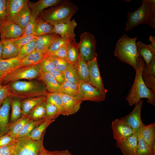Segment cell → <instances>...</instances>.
Listing matches in <instances>:
<instances>
[{
	"label": "cell",
	"instance_id": "1",
	"mask_svg": "<svg viewBox=\"0 0 155 155\" xmlns=\"http://www.w3.org/2000/svg\"><path fill=\"white\" fill-rule=\"evenodd\" d=\"M144 63L143 58L138 55L134 82L126 98L129 105L131 106L144 98L148 99V103L155 106V94L147 87L142 78V72Z\"/></svg>",
	"mask_w": 155,
	"mask_h": 155
},
{
	"label": "cell",
	"instance_id": "2",
	"mask_svg": "<svg viewBox=\"0 0 155 155\" xmlns=\"http://www.w3.org/2000/svg\"><path fill=\"white\" fill-rule=\"evenodd\" d=\"M125 31H128L141 24L148 25L155 29V1L143 0L141 6L127 13Z\"/></svg>",
	"mask_w": 155,
	"mask_h": 155
},
{
	"label": "cell",
	"instance_id": "3",
	"mask_svg": "<svg viewBox=\"0 0 155 155\" xmlns=\"http://www.w3.org/2000/svg\"><path fill=\"white\" fill-rule=\"evenodd\" d=\"M8 84L11 96L22 100L30 98L46 96L49 93L43 83L38 81L19 80Z\"/></svg>",
	"mask_w": 155,
	"mask_h": 155
},
{
	"label": "cell",
	"instance_id": "4",
	"mask_svg": "<svg viewBox=\"0 0 155 155\" xmlns=\"http://www.w3.org/2000/svg\"><path fill=\"white\" fill-rule=\"evenodd\" d=\"M78 10V6L69 0H64L56 6L43 10L38 16L53 25L71 21Z\"/></svg>",
	"mask_w": 155,
	"mask_h": 155
},
{
	"label": "cell",
	"instance_id": "5",
	"mask_svg": "<svg viewBox=\"0 0 155 155\" xmlns=\"http://www.w3.org/2000/svg\"><path fill=\"white\" fill-rule=\"evenodd\" d=\"M136 37L131 38L124 34L119 38L114 51L115 55L120 60L133 67L135 70L137 66L138 55L137 52Z\"/></svg>",
	"mask_w": 155,
	"mask_h": 155
},
{
	"label": "cell",
	"instance_id": "6",
	"mask_svg": "<svg viewBox=\"0 0 155 155\" xmlns=\"http://www.w3.org/2000/svg\"><path fill=\"white\" fill-rule=\"evenodd\" d=\"M41 72L40 63L30 66L19 67L7 73L1 83L5 85L21 80L40 78Z\"/></svg>",
	"mask_w": 155,
	"mask_h": 155
},
{
	"label": "cell",
	"instance_id": "7",
	"mask_svg": "<svg viewBox=\"0 0 155 155\" xmlns=\"http://www.w3.org/2000/svg\"><path fill=\"white\" fill-rule=\"evenodd\" d=\"M33 140L29 137L17 138L13 151L16 155H42L46 151L43 140Z\"/></svg>",
	"mask_w": 155,
	"mask_h": 155
},
{
	"label": "cell",
	"instance_id": "8",
	"mask_svg": "<svg viewBox=\"0 0 155 155\" xmlns=\"http://www.w3.org/2000/svg\"><path fill=\"white\" fill-rule=\"evenodd\" d=\"M78 43L80 55L87 62L97 57L96 42L93 35L86 31L82 33Z\"/></svg>",
	"mask_w": 155,
	"mask_h": 155
},
{
	"label": "cell",
	"instance_id": "9",
	"mask_svg": "<svg viewBox=\"0 0 155 155\" xmlns=\"http://www.w3.org/2000/svg\"><path fill=\"white\" fill-rule=\"evenodd\" d=\"M82 102L86 100L99 102L105 100L106 96L88 83L80 82L77 94L75 96Z\"/></svg>",
	"mask_w": 155,
	"mask_h": 155
},
{
	"label": "cell",
	"instance_id": "10",
	"mask_svg": "<svg viewBox=\"0 0 155 155\" xmlns=\"http://www.w3.org/2000/svg\"><path fill=\"white\" fill-rule=\"evenodd\" d=\"M90 84L106 96L107 90L104 88L100 74L97 57L87 62Z\"/></svg>",
	"mask_w": 155,
	"mask_h": 155
},
{
	"label": "cell",
	"instance_id": "11",
	"mask_svg": "<svg viewBox=\"0 0 155 155\" xmlns=\"http://www.w3.org/2000/svg\"><path fill=\"white\" fill-rule=\"evenodd\" d=\"M143 100H140L135 104L132 111L127 115L121 117L128 123L132 129L134 133L140 134L143 123L141 118V111Z\"/></svg>",
	"mask_w": 155,
	"mask_h": 155
},
{
	"label": "cell",
	"instance_id": "12",
	"mask_svg": "<svg viewBox=\"0 0 155 155\" xmlns=\"http://www.w3.org/2000/svg\"><path fill=\"white\" fill-rule=\"evenodd\" d=\"M111 127L114 138L116 140L129 137L134 134L128 123L121 118L116 119L113 122Z\"/></svg>",
	"mask_w": 155,
	"mask_h": 155
},
{
	"label": "cell",
	"instance_id": "13",
	"mask_svg": "<svg viewBox=\"0 0 155 155\" xmlns=\"http://www.w3.org/2000/svg\"><path fill=\"white\" fill-rule=\"evenodd\" d=\"M139 135L134 134L129 137L116 140L117 147L123 155H136Z\"/></svg>",
	"mask_w": 155,
	"mask_h": 155
},
{
	"label": "cell",
	"instance_id": "14",
	"mask_svg": "<svg viewBox=\"0 0 155 155\" xmlns=\"http://www.w3.org/2000/svg\"><path fill=\"white\" fill-rule=\"evenodd\" d=\"M28 0H7L6 24L13 22L24 6Z\"/></svg>",
	"mask_w": 155,
	"mask_h": 155
},
{
	"label": "cell",
	"instance_id": "15",
	"mask_svg": "<svg viewBox=\"0 0 155 155\" xmlns=\"http://www.w3.org/2000/svg\"><path fill=\"white\" fill-rule=\"evenodd\" d=\"M11 97H7L0 108V137L6 133L8 129Z\"/></svg>",
	"mask_w": 155,
	"mask_h": 155
},
{
	"label": "cell",
	"instance_id": "16",
	"mask_svg": "<svg viewBox=\"0 0 155 155\" xmlns=\"http://www.w3.org/2000/svg\"><path fill=\"white\" fill-rule=\"evenodd\" d=\"M63 1L40 0L36 2H32L29 1L28 5L31 12L32 17L36 19L45 9L57 6L60 4Z\"/></svg>",
	"mask_w": 155,
	"mask_h": 155
},
{
	"label": "cell",
	"instance_id": "17",
	"mask_svg": "<svg viewBox=\"0 0 155 155\" xmlns=\"http://www.w3.org/2000/svg\"><path fill=\"white\" fill-rule=\"evenodd\" d=\"M60 94L63 108V115L69 116L76 113L80 108L82 102L75 96L63 94Z\"/></svg>",
	"mask_w": 155,
	"mask_h": 155
},
{
	"label": "cell",
	"instance_id": "18",
	"mask_svg": "<svg viewBox=\"0 0 155 155\" xmlns=\"http://www.w3.org/2000/svg\"><path fill=\"white\" fill-rule=\"evenodd\" d=\"M77 24L75 20L63 23L55 24L54 27L55 33L61 37L73 39L76 36L74 30Z\"/></svg>",
	"mask_w": 155,
	"mask_h": 155
},
{
	"label": "cell",
	"instance_id": "19",
	"mask_svg": "<svg viewBox=\"0 0 155 155\" xmlns=\"http://www.w3.org/2000/svg\"><path fill=\"white\" fill-rule=\"evenodd\" d=\"M24 31L14 22L6 24L0 31L1 39L17 38L22 36Z\"/></svg>",
	"mask_w": 155,
	"mask_h": 155
},
{
	"label": "cell",
	"instance_id": "20",
	"mask_svg": "<svg viewBox=\"0 0 155 155\" xmlns=\"http://www.w3.org/2000/svg\"><path fill=\"white\" fill-rule=\"evenodd\" d=\"M59 36L56 33L38 36L36 40V50L44 54L47 52L55 40Z\"/></svg>",
	"mask_w": 155,
	"mask_h": 155
},
{
	"label": "cell",
	"instance_id": "21",
	"mask_svg": "<svg viewBox=\"0 0 155 155\" xmlns=\"http://www.w3.org/2000/svg\"><path fill=\"white\" fill-rule=\"evenodd\" d=\"M136 46L138 55L141 57L145 64L148 65L155 56V49L151 44H146L140 40L136 42Z\"/></svg>",
	"mask_w": 155,
	"mask_h": 155
},
{
	"label": "cell",
	"instance_id": "22",
	"mask_svg": "<svg viewBox=\"0 0 155 155\" xmlns=\"http://www.w3.org/2000/svg\"><path fill=\"white\" fill-rule=\"evenodd\" d=\"M140 133L147 143L155 150V123L148 125L143 123Z\"/></svg>",
	"mask_w": 155,
	"mask_h": 155
},
{
	"label": "cell",
	"instance_id": "23",
	"mask_svg": "<svg viewBox=\"0 0 155 155\" xmlns=\"http://www.w3.org/2000/svg\"><path fill=\"white\" fill-rule=\"evenodd\" d=\"M46 98V96H42L28 98L22 100L21 104L22 116L26 115L36 106L45 101Z\"/></svg>",
	"mask_w": 155,
	"mask_h": 155
},
{
	"label": "cell",
	"instance_id": "24",
	"mask_svg": "<svg viewBox=\"0 0 155 155\" xmlns=\"http://www.w3.org/2000/svg\"><path fill=\"white\" fill-rule=\"evenodd\" d=\"M36 25L33 34L39 36L55 33L54 26L44 20L38 16L36 19Z\"/></svg>",
	"mask_w": 155,
	"mask_h": 155
},
{
	"label": "cell",
	"instance_id": "25",
	"mask_svg": "<svg viewBox=\"0 0 155 155\" xmlns=\"http://www.w3.org/2000/svg\"><path fill=\"white\" fill-rule=\"evenodd\" d=\"M40 78L45 85L48 92L61 93V85L49 72H41Z\"/></svg>",
	"mask_w": 155,
	"mask_h": 155
},
{
	"label": "cell",
	"instance_id": "26",
	"mask_svg": "<svg viewBox=\"0 0 155 155\" xmlns=\"http://www.w3.org/2000/svg\"><path fill=\"white\" fill-rule=\"evenodd\" d=\"M1 40L2 41L3 44L2 59H9L17 57L20 49L8 39Z\"/></svg>",
	"mask_w": 155,
	"mask_h": 155
},
{
	"label": "cell",
	"instance_id": "27",
	"mask_svg": "<svg viewBox=\"0 0 155 155\" xmlns=\"http://www.w3.org/2000/svg\"><path fill=\"white\" fill-rule=\"evenodd\" d=\"M74 66L78 72L80 82L90 84L87 62L80 55L77 62Z\"/></svg>",
	"mask_w": 155,
	"mask_h": 155
},
{
	"label": "cell",
	"instance_id": "28",
	"mask_svg": "<svg viewBox=\"0 0 155 155\" xmlns=\"http://www.w3.org/2000/svg\"><path fill=\"white\" fill-rule=\"evenodd\" d=\"M45 57V54L40 53L35 50L26 57L21 60L19 67H28L40 63Z\"/></svg>",
	"mask_w": 155,
	"mask_h": 155
},
{
	"label": "cell",
	"instance_id": "29",
	"mask_svg": "<svg viewBox=\"0 0 155 155\" xmlns=\"http://www.w3.org/2000/svg\"><path fill=\"white\" fill-rule=\"evenodd\" d=\"M53 118L48 119L35 127L31 132L29 137L36 141L40 140L45 133L46 128L55 121Z\"/></svg>",
	"mask_w": 155,
	"mask_h": 155
},
{
	"label": "cell",
	"instance_id": "30",
	"mask_svg": "<svg viewBox=\"0 0 155 155\" xmlns=\"http://www.w3.org/2000/svg\"><path fill=\"white\" fill-rule=\"evenodd\" d=\"M80 55L79 43L76 42L75 38L68 46L67 57L65 59L69 64L74 65L77 62Z\"/></svg>",
	"mask_w": 155,
	"mask_h": 155
},
{
	"label": "cell",
	"instance_id": "31",
	"mask_svg": "<svg viewBox=\"0 0 155 155\" xmlns=\"http://www.w3.org/2000/svg\"><path fill=\"white\" fill-rule=\"evenodd\" d=\"M30 119L26 116H22L20 118L11 123H9L7 133L16 138L18 134L25 124Z\"/></svg>",
	"mask_w": 155,
	"mask_h": 155
},
{
	"label": "cell",
	"instance_id": "32",
	"mask_svg": "<svg viewBox=\"0 0 155 155\" xmlns=\"http://www.w3.org/2000/svg\"><path fill=\"white\" fill-rule=\"evenodd\" d=\"M47 119H43L38 120H29L25 124L18 134L16 139L28 137L32 131L35 127Z\"/></svg>",
	"mask_w": 155,
	"mask_h": 155
},
{
	"label": "cell",
	"instance_id": "33",
	"mask_svg": "<svg viewBox=\"0 0 155 155\" xmlns=\"http://www.w3.org/2000/svg\"><path fill=\"white\" fill-rule=\"evenodd\" d=\"M31 17V12L28 3L24 6L13 22L18 25L24 30Z\"/></svg>",
	"mask_w": 155,
	"mask_h": 155
},
{
	"label": "cell",
	"instance_id": "34",
	"mask_svg": "<svg viewBox=\"0 0 155 155\" xmlns=\"http://www.w3.org/2000/svg\"><path fill=\"white\" fill-rule=\"evenodd\" d=\"M45 102L46 101L39 104L25 116L32 120L48 119L46 117Z\"/></svg>",
	"mask_w": 155,
	"mask_h": 155
},
{
	"label": "cell",
	"instance_id": "35",
	"mask_svg": "<svg viewBox=\"0 0 155 155\" xmlns=\"http://www.w3.org/2000/svg\"><path fill=\"white\" fill-rule=\"evenodd\" d=\"M22 100L19 98L11 96V111L10 123H12L22 116L21 105Z\"/></svg>",
	"mask_w": 155,
	"mask_h": 155
},
{
	"label": "cell",
	"instance_id": "36",
	"mask_svg": "<svg viewBox=\"0 0 155 155\" xmlns=\"http://www.w3.org/2000/svg\"><path fill=\"white\" fill-rule=\"evenodd\" d=\"M136 155H155V150L147 143L140 133L138 137Z\"/></svg>",
	"mask_w": 155,
	"mask_h": 155
},
{
	"label": "cell",
	"instance_id": "37",
	"mask_svg": "<svg viewBox=\"0 0 155 155\" xmlns=\"http://www.w3.org/2000/svg\"><path fill=\"white\" fill-rule=\"evenodd\" d=\"M21 59L18 57L0 60V71H9L19 67Z\"/></svg>",
	"mask_w": 155,
	"mask_h": 155
},
{
	"label": "cell",
	"instance_id": "38",
	"mask_svg": "<svg viewBox=\"0 0 155 155\" xmlns=\"http://www.w3.org/2000/svg\"><path fill=\"white\" fill-rule=\"evenodd\" d=\"M63 74L65 80L78 84L80 82L79 75L75 66L69 64Z\"/></svg>",
	"mask_w": 155,
	"mask_h": 155
},
{
	"label": "cell",
	"instance_id": "39",
	"mask_svg": "<svg viewBox=\"0 0 155 155\" xmlns=\"http://www.w3.org/2000/svg\"><path fill=\"white\" fill-rule=\"evenodd\" d=\"M78 84L65 80L61 85V93L75 96L77 94Z\"/></svg>",
	"mask_w": 155,
	"mask_h": 155
},
{
	"label": "cell",
	"instance_id": "40",
	"mask_svg": "<svg viewBox=\"0 0 155 155\" xmlns=\"http://www.w3.org/2000/svg\"><path fill=\"white\" fill-rule=\"evenodd\" d=\"M46 101L56 106L58 109L61 115H63V108L60 93L49 92L46 96Z\"/></svg>",
	"mask_w": 155,
	"mask_h": 155
},
{
	"label": "cell",
	"instance_id": "41",
	"mask_svg": "<svg viewBox=\"0 0 155 155\" xmlns=\"http://www.w3.org/2000/svg\"><path fill=\"white\" fill-rule=\"evenodd\" d=\"M73 39L64 38L59 36L53 42L46 53L53 52L63 47L68 46Z\"/></svg>",
	"mask_w": 155,
	"mask_h": 155
},
{
	"label": "cell",
	"instance_id": "42",
	"mask_svg": "<svg viewBox=\"0 0 155 155\" xmlns=\"http://www.w3.org/2000/svg\"><path fill=\"white\" fill-rule=\"evenodd\" d=\"M36 40L22 46L19 50L18 57L22 60L34 52L36 48Z\"/></svg>",
	"mask_w": 155,
	"mask_h": 155
},
{
	"label": "cell",
	"instance_id": "43",
	"mask_svg": "<svg viewBox=\"0 0 155 155\" xmlns=\"http://www.w3.org/2000/svg\"><path fill=\"white\" fill-rule=\"evenodd\" d=\"M45 55V58L40 63L41 71L43 73L49 72L55 68L51 56Z\"/></svg>",
	"mask_w": 155,
	"mask_h": 155
},
{
	"label": "cell",
	"instance_id": "44",
	"mask_svg": "<svg viewBox=\"0 0 155 155\" xmlns=\"http://www.w3.org/2000/svg\"><path fill=\"white\" fill-rule=\"evenodd\" d=\"M46 117L48 119L53 118L55 119L61 115L58 108L51 103L45 102Z\"/></svg>",
	"mask_w": 155,
	"mask_h": 155
},
{
	"label": "cell",
	"instance_id": "45",
	"mask_svg": "<svg viewBox=\"0 0 155 155\" xmlns=\"http://www.w3.org/2000/svg\"><path fill=\"white\" fill-rule=\"evenodd\" d=\"M38 36L32 34L26 36L20 37L16 39H8L14 43L20 49L23 46L36 40Z\"/></svg>",
	"mask_w": 155,
	"mask_h": 155
},
{
	"label": "cell",
	"instance_id": "46",
	"mask_svg": "<svg viewBox=\"0 0 155 155\" xmlns=\"http://www.w3.org/2000/svg\"><path fill=\"white\" fill-rule=\"evenodd\" d=\"M142 76L146 86L155 94V75L142 72Z\"/></svg>",
	"mask_w": 155,
	"mask_h": 155
},
{
	"label": "cell",
	"instance_id": "47",
	"mask_svg": "<svg viewBox=\"0 0 155 155\" xmlns=\"http://www.w3.org/2000/svg\"><path fill=\"white\" fill-rule=\"evenodd\" d=\"M7 0H0V31L7 21Z\"/></svg>",
	"mask_w": 155,
	"mask_h": 155
},
{
	"label": "cell",
	"instance_id": "48",
	"mask_svg": "<svg viewBox=\"0 0 155 155\" xmlns=\"http://www.w3.org/2000/svg\"><path fill=\"white\" fill-rule=\"evenodd\" d=\"M53 62L55 65V69L62 73H64L69 63L64 59L51 56Z\"/></svg>",
	"mask_w": 155,
	"mask_h": 155
},
{
	"label": "cell",
	"instance_id": "49",
	"mask_svg": "<svg viewBox=\"0 0 155 155\" xmlns=\"http://www.w3.org/2000/svg\"><path fill=\"white\" fill-rule=\"evenodd\" d=\"M36 25V19H34L32 17H31L30 20L25 28L24 33L21 37L26 36L33 34Z\"/></svg>",
	"mask_w": 155,
	"mask_h": 155
},
{
	"label": "cell",
	"instance_id": "50",
	"mask_svg": "<svg viewBox=\"0 0 155 155\" xmlns=\"http://www.w3.org/2000/svg\"><path fill=\"white\" fill-rule=\"evenodd\" d=\"M68 46L63 47L55 51L46 53L45 54L46 55L55 56L65 59L67 57Z\"/></svg>",
	"mask_w": 155,
	"mask_h": 155
},
{
	"label": "cell",
	"instance_id": "51",
	"mask_svg": "<svg viewBox=\"0 0 155 155\" xmlns=\"http://www.w3.org/2000/svg\"><path fill=\"white\" fill-rule=\"evenodd\" d=\"M11 96L9 84L2 85L0 87V108L6 98Z\"/></svg>",
	"mask_w": 155,
	"mask_h": 155
},
{
	"label": "cell",
	"instance_id": "52",
	"mask_svg": "<svg viewBox=\"0 0 155 155\" xmlns=\"http://www.w3.org/2000/svg\"><path fill=\"white\" fill-rule=\"evenodd\" d=\"M16 139L7 133L0 137V147L13 144Z\"/></svg>",
	"mask_w": 155,
	"mask_h": 155
},
{
	"label": "cell",
	"instance_id": "53",
	"mask_svg": "<svg viewBox=\"0 0 155 155\" xmlns=\"http://www.w3.org/2000/svg\"><path fill=\"white\" fill-rule=\"evenodd\" d=\"M49 73L61 85L65 80L63 73L55 69L51 70Z\"/></svg>",
	"mask_w": 155,
	"mask_h": 155
},
{
	"label": "cell",
	"instance_id": "54",
	"mask_svg": "<svg viewBox=\"0 0 155 155\" xmlns=\"http://www.w3.org/2000/svg\"><path fill=\"white\" fill-rule=\"evenodd\" d=\"M14 147V143L0 147V155H10Z\"/></svg>",
	"mask_w": 155,
	"mask_h": 155
},
{
	"label": "cell",
	"instance_id": "55",
	"mask_svg": "<svg viewBox=\"0 0 155 155\" xmlns=\"http://www.w3.org/2000/svg\"><path fill=\"white\" fill-rule=\"evenodd\" d=\"M47 152L49 155H72L71 153L67 150H55L54 151L47 150Z\"/></svg>",
	"mask_w": 155,
	"mask_h": 155
},
{
	"label": "cell",
	"instance_id": "56",
	"mask_svg": "<svg viewBox=\"0 0 155 155\" xmlns=\"http://www.w3.org/2000/svg\"><path fill=\"white\" fill-rule=\"evenodd\" d=\"M149 40L151 42V44L155 49V37L152 36H150Z\"/></svg>",
	"mask_w": 155,
	"mask_h": 155
},
{
	"label": "cell",
	"instance_id": "57",
	"mask_svg": "<svg viewBox=\"0 0 155 155\" xmlns=\"http://www.w3.org/2000/svg\"><path fill=\"white\" fill-rule=\"evenodd\" d=\"M3 44L1 40L0 41V60L2 59V53L3 50Z\"/></svg>",
	"mask_w": 155,
	"mask_h": 155
},
{
	"label": "cell",
	"instance_id": "58",
	"mask_svg": "<svg viewBox=\"0 0 155 155\" xmlns=\"http://www.w3.org/2000/svg\"><path fill=\"white\" fill-rule=\"evenodd\" d=\"M9 72L0 71V82H1L4 76Z\"/></svg>",
	"mask_w": 155,
	"mask_h": 155
},
{
	"label": "cell",
	"instance_id": "59",
	"mask_svg": "<svg viewBox=\"0 0 155 155\" xmlns=\"http://www.w3.org/2000/svg\"><path fill=\"white\" fill-rule=\"evenodd\" d=\"M42 155H49L47 152V150Z\"/></svg>",
	"mask_w": 155,
	"mask_h": 155
},
{
	"label": "cell",
	"instance_id": "60",
	"mask_svg": "<svg viewBox=\"0 0 155 155\" xmlns=\"http://www.w3.org/2000/svg\"><path fill=\"white\" fill-rule=\"evenodd\" d=\"M10 155H16L15 153L13 150V152H12V153H11Z\"/></svg>",
	"mask_w": 155,
	"mask_h": 155
},
{
	"label": "cell",
	"instance_id": "61",
	"mask_svg": "<svg viewBox=\"0 0 155 155\" xmlns=\"http://www.w3.org/2000/svg\"><path fill=\"white\" fill-rule=\"evenodd\" d=\"M2 85L1 83L0 82V87Z\"/></svg>",
	"mask_w": 155,
	"mask_h": 155
}]
</instances>
